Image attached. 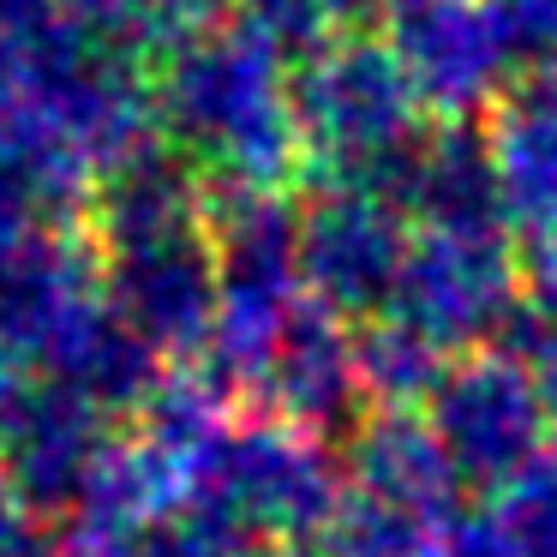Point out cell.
<instances>
[{"instance_id": "obj_1", "label": "cell", "mask_w": 557, "mask_h": 557, "mask_svg": "<svg viewBox=\"0 0 557 557\" xmlns=\"http://www.w3.org/2000/svg\"><path fill=\"white\" fill-rule=\"evenodd\" d=\"M157 126L216 186L288 193V181L306 174L282 49L246 18L169 49L157 73Z\"/></svg>"}, {"instance_id": "obj_2", "label": "cell", "mask_w": 557, "mask_h": 557, "mask_svg": "<svg viewBox=\"0 0 557 557\" xmlns=\"http://www.w3.org/2000/svg\"><path fill=\"white\" fill-rule=\"evenodd\" d=\"M288 102L306 145V169H324V186L389 193L396 169L425 138V109L396 49L366 30H336L318 49H306L288 78Z\"/></svg>"}, {"instance_id": "obj_3", "label": "cell", "mask_w": 557, "mask_h": 557, "mask_svg": "<svg viewBox=\"0 0 557 557\" xmlns=\"http://www.w3.org/2000/svg\"><path fill=\"white\" fill-rule=\"evenodd\" d=\"M205 234L216 252V324L205 366L228 389H258L306 306L300 282V210L264 186L205 181Z\"/></svg>"}, {"instance_id": "obj_4", "label": "cell", "mask_w": 557, "mask_h": 557, "mask_svg": "<svg viewBox=\"0 0 557 557\" xmlns=\"http://www.w3.org/2000/svg\"><path fill=\"white\" fill-rule=\"evenodd\" d=\"M186 504L205 521L228 528L240 545H306L330 528L342 480L324 437L258 408L228 413L216 437L186 461Z\"/></svg>"}, {"instance_id": "obj_5", "label": "cell", "mask_w": 557, "mask_h": 557, "mask_svg": "<svg viewBox=\"0 0 557 557\" xmlns=\"http://www.w3.org/2000/svg\"><path fill=\"white\" fill-rule=\"evenodd\" d=\"M425 420L468 485H509L545 456V432H552V408L533 366L521 354L485 348L449 360L444 384L425 401Z\"/></svg>"}, {"instance_id": "obj_6", "label": "cell", "mask_w": 557, "mask_h": 557, "mask_svg": "<svg viewBox=\"0 0 557 557\" xmlns=\"http://www.w3.org/2000/svg\"><path fill=\"white\" fill-rule=\"evenodd\" d=\"M521 294V258L509 234L413 228L389 312L408 318L444 354H473L504 336Z\"/></svg>"}, {"instance_id": "obj_7", "label": "cell", "mask_w": 557, "mask_h": 557, "mask_svg": "<svg viewBox=\"0 0 557 557\" xmlns=\"http://www.w3.org/2000/svg\"><path fill=\"white\" fill-rule=\"evenodd\" d=\"M408 246V210L372 186H324L300 210V282L336 318L389 312Z\"/></svg>"}, {"instance_id": "obj_8", "label": "cell", "mask_w": 557, "mask_h": 557, "mask_svg": "<svg viewBox=\"0 0 557 557\" xmlns=\"http://www.w3.org/2000/svg\"><path fill=\"white\" fill-rule=\"evenodd\" d=\"M389 49L425 114L473 121L480 109L504 102L509 54L485 0H401L389 13Z\"/></svg>"}, {"instance_id": "obj_9", "label": "cell", "mask_w": 557, "mask_h": 557, "mask_svg": "<svg viewBox=\"0 0 557 557\" xmlns=\"http://www.w3.org/2000/svg\"><path fill=\"white\" fill-rule=\"evenodd\" d=\"M102 300L162 354L198 360L216 324V252L210 234H169V240L102 252Z\"/></svg>"}, {"instance_id": "obj_10", "label": "cell", "mask_w": 557, "mask_h": 557, "mask_svg": "<svg viewBox=\"0 0 557 557\" xmlns=\"http://www.w3.org/2000/svg\"><path fill=\"white\" fill-rule=\"evenodd\" d=\"M102 300L97 240L61 234L54 222L0 240V360L18 372H42L49 348L78 312Z\"/></svg>"}, {"instance_id": "obj_11", "label": "cell", "mask_w": 557, "mask_h": 557, "mask_svg": "<svg viewBox=\"0 0 557 557\" xmlns=\"http://www.w3.org/2000/svg\"><path fill=\"white\" fill-rule=\"evenodd\" d=\"M102 420L109 413H97L78 389L54 384L42 372H25L0 396V468L37 516L78 504L90 461L109 444Z\"/></svg>"}, {"instance_id": "obj_12", "label": "cell", "mask_w": 557, "mask_h": 557, "mask_svg": "<svg viewBox=\"0 0 557 557\" xmlns=\"http://www.w3.org/2000/svg\"><path fill=\"white\" fill-rule=\"evenodd\" d=\"M389 205H401L420 228H461V234H516L504 210V181L492 162V138L468 121H449V133L420 138L413 157L389 181Z\"/></svg>"}, {"instance_id": "obj_13", "label": "cell", "mask_w": 557, "mask_h": 557, "mask_svg": "<svg viewBox=\"0 0 557 557\" xmlns=\"http://www.w3.org/2000/svg\"><path fill=\"white\" fill-rule=\"evenodd\" d=\"M270 413L294 420L300 432L330 437L336 425L354 420L360 408V377H354V336L342 330V318L330 306H318L306 294V306L294 312L288 336H282L276 360H270L264 384L252 389Z\"/></svg>"}, {"instance_id": "obj_14", "label": "cell", "mask_w": 557, "mask_h": 557, "mask_svg": "<svg viewBox=\"0 0 557 557\" xmlns=\"http://www.w3.org/2000/svg\"><path fill=\"white\" fill-rule=\"evenodd\" d=\"M492 162L504 181L509 228H521L540 252H557V73L504 90L492 121Z\"/></svg>"}, {"instance_id": "obj_15", "label": "cell", "mask_w": 557, "mask_h": 557, "mask_svg": "<svg viewBox=\"0 0 557 557\" xmlns=\"http://www.w3.org/2000/svg\"><path fill=\"white\" fill-rule=\"evenodd\" d=\"M193 228H205V174L181 150H162V145L138 150L90 198L97 252H121V246L169 240V234H193Z\"/></svg>"}, {"instance_id": "obj_16", "label": "cell", "mask_w": 557, "mask_h": 557, "mask_svg": "<svg viewBox=\"0 0 557 557\" xmlns=\"http://www.w3.org/2000/svg\"><path fill=\"white\" fill-rule=\"evenodd\" d=\"M162 354L114 312L109 300H90L85 312L66 324V336L49 348L42 360V377L78 389L97 413H145V401L157 396L162 384Z\"/></svg>"}, {"instance_id": "obj_17", "label": "cell", "mask_w": 557, "mask_h": 557, "mask_svg": "<svg viewBox=\"0 0 557 557\" xmlns=\"http://www.w3.org/2000/svg\"><path fill=\"white\" fill-rule=\"evenodd\" d=\"M348 485L461 521V473L420 413H366L348 437Z\"/></svg>"}, {"instance_id": "obj_18", "label": "cell", "mask_w": 557, "mask_h": 557, "mask_svg": "<svg viewBox=\"0 0 557 557\" xmlns=\"http://www.w3.org/2000/svg\"><path fill=\"white\" fill-rule=\"evenodd\" d=\"M181 504H186V473L169 449L150 444V437H109L97 449V461H90L85 492H78L73 509L85 528L133 545L138 533H150Z\"/></svg>"}, {"instance_id": "obj_19", "label": "cell", "mask_w": 557, "mask_h": 557, "mask_svg": "<svg viewBox=\"0 0 557 557\" xmlns=\"http://www.w3.org/2000/svg\"><path fill=\"white\" fill-rule=\"evenodd\" d=\"M444 372H449V354L432 336H420L408 318L396 312L360 318V330H354V377H360V401H372V413H420V401H432Z\"/></svg>"}, {"instance_id": "obj_20", "label": "cell", "mask_w": 557, "mask_h": 557, "mask_svg": "<svg viewBox=\"0 0 557 557\" xmlns=\"http://www.w3.org/2000/svg\"><path fill=\"white\" fill-rule=\"evenodd\" d=\"M456 528L461 521L432 516V509L342 485V504L324 528V552L330 557H449L456 552Z\"/></svg>"}, {"instance_id": "obj_21", "label": "cell", "mask_w": 557, "mask_h": 557, "mask_svg": "<svg viewBox=\"0 0 557 557\" xmlns=\"http://www.w3.org/2000/svg\"><path fill=\"white\" fill-rule=\"evenodd\" d=\"M485 516L521 557H557V449H545L528 473L497 485V504Z\"/></svg>"}, {"instance_id": "obj_22", "label": "cell", "mask_w": 557, "mask_h": 557, "mask_svg": "<svg viewBox=\"0 0 557 557\" xmlns=\"http://www.w3.org/2000/svg\"><path fill=\"white\" fill-rule=\"evenodd\" d=\"M485 7H492L497 42L509 54V73H557V0H485Z\"/></svg>"}, {"instance_id": "obj_23", "label": "cell", "mask_w": 557, "mask_h": 557, "mask_svg": "<svg viewBox=\"0 0 557 557\" xmlns=\"http://www.w3.org/2000/svg\"><path fill=\"white\" fill-rule=\"evenodd\" d=\"M240 18L258 37L276 42L282 54L318 49V42L336 37V25H342L336 0H240Z\"/></svg>"}, {"instance_id": "obj_24", "label": "cell", "mask_w": 557, "mask_h": 557, "mask_svg": "<svg viewBox=\"0 0 557 557\" xmlns=\"http://www.w3.org/2000/svg\"><path fill=\"white\" fill-rule=\"evenodd\" d=\"M133 557H258V552L240 545L228 528L205 521L198 509H174V516H162L150 533H138Z\"/></svg>"}, {"instance_id": "obj_25", "label": "cell", "mask_w": 557, "mask_h": 557, "mask_svg": "<svg viewBox=\"0 0 557 557\" xmlns=\"http://www.w3.org/2000/svg\"><path fill=\"white\" fill-rule=\"evenodd\" d=\"M145 7V30H150V49H181V42L205 37V30L228 25V7L240 0H138Z\"/></svg>"}, {"instance_id": "obj_26", "label": "cell", "mask_w": 557, "mask_h": 557, "mask_svg": "<svg viewBox=\"0 0 557 557\" xmlns=\"http://www.w3.org/2000/svg\"><path fill=\"white\" fill-rule=\"evenodd\" d=\"M42 552V533H37V509L25 504L7 468H0V557H37Z\"/></svg>"}, {"instance_id": "obj_27", "label": "cell", "mask_w": 557, "mask_h": 557, "mask_svg": "<svg viewBox=\"0 0 557 557\" xmlns=\"http://www.w3.org/2000/svg\"><path fill=\"white\" fill-rule=\"evenodd\" d=\"M37 557H133V545L78 521V528H66V533H54V540H42Z\"/></svg>"}, {"instance_id": "obj_28", "label": "cell", "mask_w": 557, "mask_h": 557, "mask_svg": "<svg viewBox=\"0 0 557 557\" xmlns=\"http://www.w3.org/2000/svg\"><path fill=\"white\" fill-rule=\"evenodd\" d=\"M449 557H521L516 545L504 540V533H497V521L492 516H461V528H456V552Z\"/></svg>"}, {"instance_id": "obj_29", "label": "cell", "mask_w": 557, "mask_h": 557, "mask_svg": "<svg viewBox=\"0 0 557 557\" xmlns=\"http://www.w3.org/2000/svg\"><path fill=\"white\" fill-rule=\"evenodd\" d=\"M521 360L533 366V377H540V396H545V408H552V425H557V330H545V336L533 342Z\"/></svg>"}, {"instance_id": "obj_30", "label": "cell", "mask_w": 557, "mask_h": 557, "mask_svg": "<svg viewBox=\"0 0 557 557\" xmlns=\"http://www.w3.org/2000/svg\"><path fill=\"white\" fill-rule=\"evenodd\" d=\"M396 7H401V0H336L342 25H372V18H384V25H389Z\"/></svg>"}, {"instance_id": "obj_31", "label": "cell", "mask_w": 557, "mask_h": 557, "mask_svg": "<svg viewBox=\"0 0 557 557\" xmlns=\"http://www.w3.org/2000/svg\"><path fill=\"white\" fill-rule=\"evenodd\" d=\"M264 557H330V552H312V545H276V552H264Z\"/></svg>"}]
</instances>
